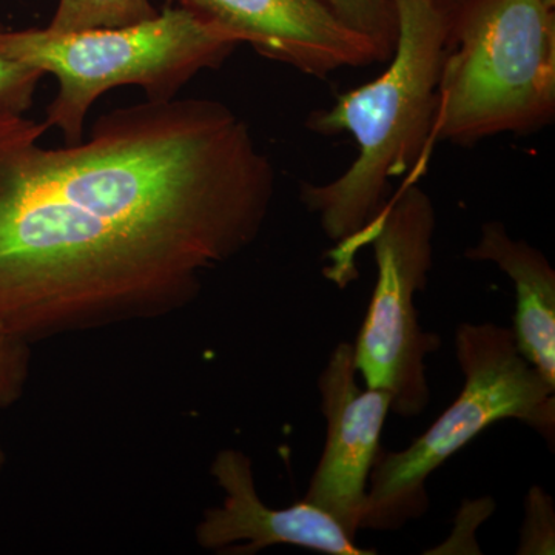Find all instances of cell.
<instances>
[{
  "label": "cell",
  "instance_id": "obj_1",
  "mask_svg": "<svg viewBox=\"0 0 555 555\" xmlns=\"http://www.w3.org/2000/svg\"><path fill=\"white\" fill-rule=\"evenodd\" d=\"M46 124L0 115V339L49 312L156 297L250 246L276 189L246 120L206 98L100 116L50 149Z\"/></svg>",
  "mask_w": 555,
  "mask_h": 555
},
{
  "label": "cell",
  "instance_id": "obj_2",
  "mask_svg": "<svg viewBox=\"0 0 555 555\" xmlns=\"http://www.w3.org/2000/svg\"><path fill=\"white\" fill-rule=\"evenodd\" d=\"M397 42L377 79L339 94L315 109L306 129L323 137L352 134L358 156L345 173L324 184L302 182L299 199L335 244L328 280H356V255L390 199V181L409 177L434 145L438 83L449 35L440 0H392Z\"/></svg>",
  "mask_w": 555,
  "mask_h": 555
},
{
  "label": "cell",
  "instance_id": "obj_3",
  "mask_svg": "<svg viewBox=\"0 0 555 555\" xmlns=\"http://www.w3.org/2000/svg\"><path fill=\"white\" fill-rule=\"evenodd\" d=\"M555 119V3L462 0L449 14L434 144L528 134Z\"/></svg>",
  "mask_w": 555,
  "mask_h": 555
},
{
  "label": "cell",
  "instance_id": "obj_4",
  "mask_svg": "<svg viewBox=\"0 0 555 555\" xmlns=\"http://www.w3.org/2000/svg\"><path fill=\"white\" fill-rule=\"evenodd\" d=\"M241 42L178 7L141 24L56 35L47 28L0 33L10 60L53 75L60 83L46 113L47 129L65 144L83 139L87 115L102 94L137 86L149 101H171L201 72L221 67Z\"/></svg>",
  "mask_w": 555,
  "mask_h": 555
},
{
  "label": "cell",
  "instance_id": "obj_5",
  "mask_svg": "<svg viewBox=\"0 0 555 555\" xmlns=\"http://www.w3.org/2000/svg\"><path fill=\"white\" fill-rule=\"evenodd\" d=\"M462 392L403 451H379L369 476L361 529L397 531L429 509L426 483L489 426L517 420L554 448L555 386L518 350L513 328L463 323L455 334Z\"/></svg>",
  "mask_w": 555,
  "mask_h": 555
},
{
  "label": "cell",
  "instance_id": "obj_6",
  "mask_svg": "<svg viewBox=\"0 0 555 555\" xmlns=\"http://www.w3.org/2000/svg\"><path fill=\"white\" fill-rule=\"evenodd\" d=\"M436 228L433 199L415 179H406L364 240L374 247L377 283L353 360L366 386L389 393L390 411L406 418L429 404L426 358L441 347L440 335L423 331L415 308L433 270Z\"/></svg>",
  "mask_w": 555,
  "mask_h": 555
},
{
  "label": "cell",
  "instance_id": "obj_7",
  "mask_svg": "<svg viewBox=\"0 0 555 555\" xmlns=\"http://www.w3.org/2000/svg\"><path fill=\"white\" fill-rule=\"evenodd\" d=\"M352 343H339L318 378L326 444L305 502L324 511L357 539L366 505L369 476L382 451L392 400L385 390L358 385Z\"/></svg>",
  "mask_w": 555,
  "mask_h": 555
},
{
  "label": "cell",
  "instance_id": "obj_8",
  "mask_svg": "<svg viewBox=\"0 0 555 555\" xmlns=\"http://www.w3.org/2000/svg\"><path fill=\"white\" fill-rule=\"evenodd\" d=\"M167 5L312 78L385 62L377 47L343 24L323 0H167Z\"/></svg>",
  "mask_w": 555,
  "mask_h": 555
},
{
  "label": "cell",
  "instance_id": "obj_9",
  "mask_svg": "<svg viewBox=\"0 0 555 555\" xmlns=\"http://www.w3.org/2000/svg\"><path fill=\"white\" fill-rule=\"evenodd\" d=\"M211 473L225 492L221 507L208 511L198 529L201 545L222 550L233 543L236 554H255L273 545H292L327 555H374L357 545L328 514L310 503L272 509L259 499L251 463L243 452L222 451Z\"/></svg>",
  "mask_w": 555,
  "mask_h": 555
},
{
  "label": "cell",
  "instance_id": "obj_10",
  "mask_svg": "<svg viewBox=\"0 0 555 555\" xmlns=\"http://www.w3.org/2000/svg\"><path fill=\"white\" fill-rule=\"evenodd\" d=\"M470 261L491 262L516 287L514 337L521 356L555 386V272L545 255L528 241L514 240L505 224L481 225L476 246L467 248Z\"/></svg>",
  "mask_w": 555,
  "mask_h": 555
},
{
  "label": "cell",
  "instance_id": "obj_11",
  "mask_svg": "<svg viewBox=\"0 0 555 555\" xmlns=\"http://www.w3.org/2000/svg\"><path fill=\"white\" fill-rule=\"evenodd\" d=\"M152 0H60L50 33L67 35L130 27L158 16Z\"/></svg>",
  "mask_w": 555,
  "mask_h": 555
},
{
  "label": "cell",
  "instance_id": "obj_12",
  "mask_svg": "<svg viewBox=\"0 0 555 555\" xmlns=\"http://www.w3.org/2000/svg\"><path fill=\"white\" fill-rule=\"evenodd\" d=\"M350 30L377 47L385 62L397 42V16L392 0H323Z\"/></svg>",
  "mask_w": 555,
  "mask_h": 555
},
{
  "label": "cell",
  "instance_id": "obj_13",
  "mask_svg": "<svg viewBox=\"0 0 555 555\" xmlns=\"http://www.w3.org/2000/svg\"><path fill=\"white\" fill-rule=\"evenodd\" d=\"M517 554H555L554 500L542 486H532L526 495L525 520Z\"/></svg>",
  "mask_w": 555,
  "mask_h": 555
},
{
  "label": "cell",
  "instance_id": "obj_14",
  "mask_svg": "<svg viewBox=\"0 0 555 555\" xmlns=\"http://www.w3.org/2000/svg\"><path fill=\"white\" fill-rule=\"evenodd\" d=\"M43 76L40 69L10 60L0 50V115H24Z\"/></svg>",
  "mask_w": 555,
  "mask_h": 555
},
{
  "label": "cell",
  "instance_id": "obj_15",
  "mask_svg": "<svg viewBox=\"0 0 555 555\" xmlns=\"http://www.w3.org/2000/svg\"><path fill=\"white\" fill-rule=\"evenodd\" d=\"M14 383V361L13 350H11V341L0 339V400H3Z\"/></svg>",
  "mask_w": 555,
  "mask_h": 555
},
{
  "label": "cell",
  "instance_id": "obj_16",
  "mask_svg": "<svg viewBox=\"0 0 555 555\" xmlns=\"http://www.w3.org/2000/svg\"><path fill=\"white\" fill-rule=\"evenodd\" d=\"M441 3H443L444 7H447V10L449 11V14L452 13L459 7V3L462 2V0H440Z\"/></svg>",
  "mask_w": 555,
  "mask_h": 555
},
{
  "label": "cell",
  "instance_id": "obj_17",
  "mask_svg": "<svg viewBox=\"0 0 555 555\" xmlns=\"http://www.w3.org/2000/svg\"><path fill=\"white\" fill-rule=\"evenodd\" d=\"M0 465H2V452H0Z\"/></svg>",
  "mask_w": 555,
  "mask_h": 555
},
{
  "label": "cell",
  "instance_id": "obj_18",
  "mask_svg": "<svg viewBox=\"0 0 555 555\" xmlns=\"http://www.w3.org/2000/svg\"><path fill=\"white\" fill-rule=\"evenodd\" d=\"M551 2L555 3V0H551Z\"/></svg>",
  "mask_w": 555,
  "mask_h": 555
}]
</instances>
